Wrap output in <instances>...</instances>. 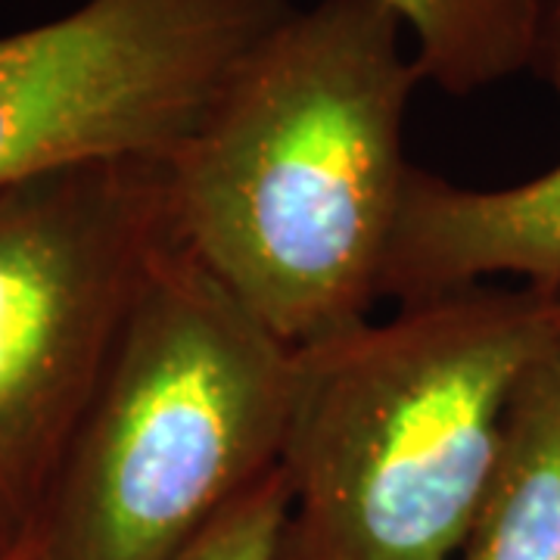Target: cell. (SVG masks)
Listing matches in <instances>:
<instances>
[{
  "mask_svg": "<svg viewBox=\"0 0 560 560\" xmlns=\"http://www.w3.org/2000/svg\"><path fill=\"white\" fill-rule=\"evenodd\" d=\"M533 69L551 84V91L560 97V0H548V7H545L539 54H536Z\"/></svg>",
  "mask_w": 560,
  "mask_h": 560,
  "instance_id": "30bf717a",
  "label": "cell"
},
{
  "mask_svg": "<svg viewBox=\"0 0 560 560\" xmlns=\"http://www.w3.org/2000/svg\"><path fill=\"white\" fill-rule=\"evenodd\" d=\"M300 359L184 246L150 275L25 560H175L283 467Z\"/></svg>",
  "mask_w": 560,
  "mask_h": 560,
  "instance_id": "3957f363",
  "label": "cell"
},
{
  "mask_svg": "<svg viewBox=\"0 0 560 560\" xmlns=\"http://www.w3.org/2000/svg\"><path fill=\"white\" fill-rule=\"evenodd\" d=\"M504 275L560 290V162L499 190L460 187L411 165L383 296L405 305Z\"/></svg>",
  "mask_w": 560,
  "mask_h": 560,
  "instance_id": "8992f818",
  "label": "cell"
},
{
  "mask_svg": "<svg viewBox=\"0 0 560 560\" xmlns=\"http://www.w3.org/2000/svg\"><path fill=\"white\" fill-rule=\"evenodd\" d=\"M418 84L383 0L296 7L165 162L180 246L293 349L383 300Z\"/></svg>",
  "mask_w": 560,
  "mask_h": 560,
  "instance_id": "6da1fadb",
  "label": "cell"
},
{
  "mask_svg": "<svg viewBox=\"0 0 560 560\" xmlns=\"http://www.w3.org/2000/svg\"><path fill=\"white\" fill-rule=\"evenodd\" d=\"M296 0H84L0 38V190L101 160L168 162Z\"/></svg>",
  "mask_w": 560,
  "mask_h": 560,
  "instance_id": "5b68a950",
  "label": "cell"
},
{
  "mask_svg": "<svg viewBox=\"0 0 560 560\" xmlns=\"http://www.w3.org/2000/svg\"><path fill=\"white\" fill-rule=\"evenodd\" d=\"M560 290L477 283L296 349L278 560H455Z\"/></svg>",
  "mask_w": 560,
  "mask_h": 560,
  "instance_id": "7a4b0ae2",
  "label": "cell"
},
{
  "mask_svg": "<svg viewBox=\"0 0 560 560\" xmlns=\"http://www.w3.org/2000/svg\"><path fill=\"white\" fill-rule=\"evenodd\" d=\"M455 560H560V324L526 368Z\"/></svg>",
  "mask_w": 560,
  "mask_h": 560,
  "instance_id": "52a82bcc",
  "label": "cell"
},
{
  "mask_svg": "<svg viewBox=\"0 0 560 560\" xmlns=\"http://www.w3.org/2000/svg\"><path fill=\"white\" fill-rule=\"evenodd\" d=\"M178 246L165 162H81L0 190V560L28 555L131 308Z\"/></svg>",
  "mask_w": 560,
  "mask_h": 560,
  "instance_id": "277c9868",
  "label": "cell"
},
{
  "mask_svg": "<svg viewBox=\"0 0 560 560\" xmlns=\"http://www.w3.org/2000/svg\"><path fill=\"white\" fill-rule=\"evenodd\" d=\"M415 40L423 81L452 97L536 66L548 0H383Z\"/></svg>",
  "mask_w": 560,
  "mask_h": 560,
  "instance_id": "ba28073f",
  "label": "cell"
},
{
  "mask_svg": "<svg viewBox=\"0 0 560 560\" xmlns=\"http://www.w3.org/2000/svg\"><path fill=\"white\" fill-rule=\"evenodd\" d=\"M290 511V486L280 467L175 560H278L280 529Z\"/></svg>",
  "mask_w": 560,
  "mask_h": 560,
  "instance_id": "9c48e42d",
  "label": "cell"
}]
</instances>
